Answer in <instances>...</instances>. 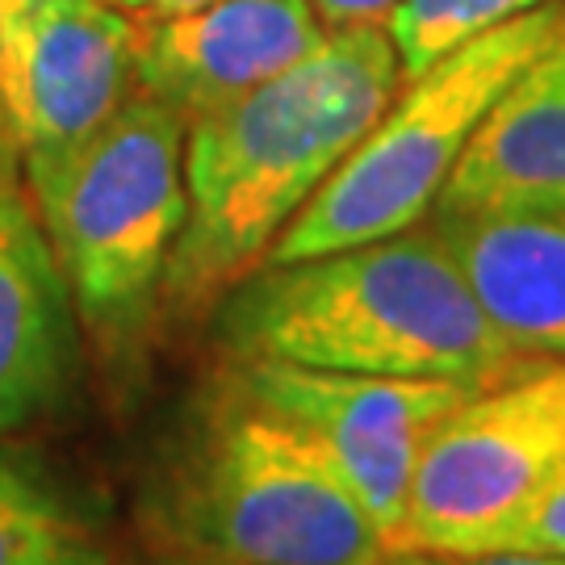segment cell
Returning a JSON list of instances; mask_svg holds the SVG:
<instances>
[{
    "mask_svg": "<svg viewBox=\"0 0 565 565\" xmlns=\"http://www.w3.org/2000/svg\"><path fill=\"white\" fill-rule=\"evenodd\" d=\"M139 34L109 0H34L0 13V114L21 172L67 156L130 102Z\"/></svg>",
    "mask_w": 565,
    "mask_h": 565,
    "instance_id": "52a82bcc",
    "label": "cell"
},
{
    "mask_svg": "<svg viewBox=\"0 0 565 565\" xmlns=\"http://www.w3.org/2000/svg\"><path fill=\"white\" fill-rule=\"evenodd\" d=\"M403 81L390 25L356 21L239 102L189 121V218L163 294L198 310L247 277L343 156L373 130Z\"/></svg>",
    "mask_w": 565,
    "mask_h": 565,
    "instance_id": "6da1fadb",
    "label": "cell"
},
{
    "mask_svg": "<svg viewBox=\"0 0 565 565\" xmlns=\"http://www.w3.org/2000/svg\"><path fill=\"white\" fill-rule=\"evenodd\" d=\"M184 126L135 88L81 147L25 172L72 306L105 348L142 331L189 218Z\"/></svg>",
    "mask_w": 565,
    "mask_h": 565,
    "instance_id": "277c9868",
    "label": "cell"
},
{
    "mask_svg": "<svg viewBox=\"0 0 565 565\" xmlns=\"http://www.w3.org/2000/svg\"><path fill=\"white\" fill-rule=\"evenodd\" d=\"M18 163L13 139H0V440L60 398L72 364V294Z\"/></svg>",
    "mask_w": 565,
    "mask_h": 565,
    "instance_id": "9c48e42d",
    "label": "cell"
},
{
    "mask_svg": "<svg viewBox=\"0 0 565 565\" xmlns=\"http://www.w3.org/2000/svg\"><path fill=\"white\" fill-rule=\"evenodd\" d=\"M323 39L310 0H214L142 25L139 88L193 121L289 72Z\"/></svg>",
    "mask_w": 565,
    "mask_h": 565,
    "instance_id": "ba28073f",
    "label": "cell"
},
{
    "mask_svg": "<svg viewBox=\"0 0 565 565\" xmlns=\"http://www.w3.org/2000/svg\"><path fill=\"white\" fill-rule=\"evenodd\" d=\"M130 565H239V562L202 557V553H163V548H160V557H147V562H130Z\"/></svg>",
    "mask_w": 565,
    "mask_h": 565,
    "instance_id": "e0dca14e",
    "label": "cell"
},
{
    "mask_svg": "<svg viewBox=\"0 0 565 565\" xmlns=\"http://www.w3.org/2000/svg\"><path fill=\"white\" fill-rule=\"evenodd\" d=\"M239 385L298 424L335 461L369 515L398 541L406 494L427 440L482 385L448 377H373L289 361H239Z\"/></svg>",
    "mask_w": 565,
    "mask_h": 565,
    "instance_id": "8992f818",
    "label": "cell"
},
{
    "mask_svg": "<svg viewBox=\"0 0 565 565\" xmlns=\"http://www.w3.org/2000/svg\"><path fill=\"white\" fill-rule=\"evenodd\" d=\"M142 527L163 553L239 565H385L390 536L298 424L231 382L147 469Z\"/></svg>",
    "mask_w": 565,
    "mask_h": 565,
    "instance_id": "3957f363",
    "label": "cell"
},
{
    "mask_svg": "<svg viewBox=\"0 0 565 565\" xmlns=\"http://www.w3.org/2000/svg\"><path fill=\"white\" fill-rule=\"evenodd\" d=\"M214 0H147V9L156 18H181V13H193V9H205Z\"/></svg>",
    "mask_w": 565,
    "mask_h": 565,
    "instance_id": "ac0fdd59",
    "label": "cell"
},
{
    "mask_svg": "<svg viewBox=\"0 0 565 565\" xmlns=\"http://www.w3.org/2000/svg\"><path fill=\"white\" fill-rule=\"evenodd\" d=\"M385 565H565L545 553H394Z\"/></svg>",
    "mask_w": 565,
    "mask_h": 565,
    "instance_id": "9a60e30c",
    "label": "cell"
},
{
    "mask_svg": "<svg viewBox=\"0 0 565 565\" xmlns=\"http://www.w3.org/2000/svg\"><path fill=\"white\" fill-rule=\"evenodd\" d=\"M235 361L490 385L524 361L490 323L445 239L398 231L294 264H260L218 315Z\"/></svg>",
    "mask_w": 565,
    "mask_h": 565,
    "instance_id": "7a4b0ae2",
    "label": "cell"
},
{
    "mask_svg": "<svg viewBox=\"0 0 565 565\" xmlns=\"http://www.w3.org/2000/svg\"><path fill=\"white\" fill-rule=\"evenodd\" d=\"M310 4H319V13L331 25H356V21H373L382 18V13H394L403 0H310Z\"/></svg>",
    "mask_w": 565,
    "mask_h": 565,
    "instance_id": "2e32d148",
    "label": "cell"
},
{
    "mask_svg": "<svg viewBox=\"0 0 565 565\" xmlns=\"http://www.w3.org/2000/svg\"><path fill=\"white\" fill-rule=\"evenodd\" d=\"M562 478L565 361H527L436 427L394 553H494Z\"/></svg>",
    "mask_w": 565,
    "mask_h": 565,
    "instance_id": "5b68a950",
    "label": "cell"
},
{
    "mask_svg": "<svg viewBox=\"0 0 565 565\" xmlns=\"http://www.w3.org/2000/svg\"><path fill=\"white\" fill-rule=\"evenodd\" d=\"M0 139H9V130H4V114H0Z\"/></svg>",
    "mask_w": 565,
    "mask_h": 565,
    "instance_id": "ffe728a7",
    "label": "cell"
},
{
    "mask_svg": "<svg viewBox=\"0 0 565 565\" xmlns=\"http://www.w3.org/2000/svg\"><path fill=\"white\" fill-rule=\"evenodd\" d=\"M494 553H545L565 557V478L507 532Z\"/></svg>",
    "mask_w": 565,
    "mask_h": 565,
    "instance_id": "5bb4252c",
    "label": "cell"
},
{
    "mask_svg": "<svg viewBox=\"0 0 565 565\" xmlns=\"http://www.w3.org/2000/svg\"><path fill=\"white\" fill-rule=\"evenodd\" d=\"M0 565H109V553L60 486L0 457Z\"/></svg>",
    "mask_w": 565,
    "mask_h": 565,
    "instance_id": "7c38bea8",
    "label": "cell"
},
{
    "mask_svg": "<svg viewBox=\"0 0 565 565\" xmlns=\"http://www.w3.org/2000/svg\"><path fill=\"white\" fill-rule=\"evenodd\" d=\"M21 4H34V0H0V13L4 9H21ZM109 4H118V9H147V0H109Z\"/></svg>",
    "mask_w": 565,
    "mask_h": 565,
    "instance_id": "d6986e66",
    "label": "cell"
},
{
    "mask_svg": "<svg viewBox=\"0 0 565 565\" xmlns=\"http://www.w3.org/2000/svg\"><path fill=\"white\" fill-rule=\"evenodd\" d=\"M431 231L520 356L565 361V205L436 214Z\"/></svg>",
    "mask_w": 565,
    "mask_h": 565,
    "instance_id": "30bf717a",
    "label": "cell"
},
{
    "mask_svg": "<svg viewBox=\"0 0 565 565\" xmlns=\"http://www.w3.org/2000/svg\"><path fill=\"white\" fill-rule=\"evenodd\" d=\"M565 205V42L503 88L448 172L436 214Z\"/></svg>",
    "mask_w": 565,
    "mask_h": 565,
    "instance_id": "8fae6325",
    "label": "cell"
},
{
    "mask_svg": "<svg viewBox=\"0 0 565 565\" xmlns=\"http://www.w3.org/2000/svg\"><path fill=\"white\" fill-rule=\"evenodd\" d=\"M548 0H403L390 13V39L403 60V81L419 76L427 63L440 60L457 42L473 39L478 30L527 13Z\"/></svg>",
    "mask_w": 565,
    "mask_h": 565,
    "instance_id": "4fadbf2b",
    "label": "cell"
}]
</instances>
